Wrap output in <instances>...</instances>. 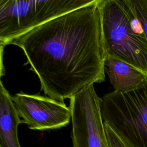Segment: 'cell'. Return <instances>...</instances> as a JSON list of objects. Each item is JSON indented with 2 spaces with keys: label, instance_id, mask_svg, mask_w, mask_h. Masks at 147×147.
Here are the masks:
<instances>
[{
  "label": "cell",
  "instance_id": "1",
  "mask_svg": "<svg viewBox=\"0 0 147 147\" xmlns=\"http://www.w3.org/2000/svg\"><path fill=\"white\" fill-rule=\"evenodd\" d=\"M7 45L23 51L41 90L57 100L105 79L99 1L40 25Z\"/></svg>",
  "mask_w": 147,
  "mask_h": 147
},
{
  "label": "cell",
  "instance_id": "2",
  "mask_svg": "<svg viewBox=\"0 0 147 147\" xmlns=\"http://www.w3.org/2000/svg\"><path fill=\"white\" fill-rule=\"evenodd\" d=\"M106 56L125 62L147 75V40L137 32L122 0H99Z\"/></svg>",
  "mask_w": 147,
  "mask_h": 147
},
{
  "label": "cell",
  "instance_id": "3",
  "mask_svg": "<svg viewBox=\"0 0 147 147\" xmlns=\"http://www.w3.org/2000/svg\"><path fill=\"white\" fill-rule=\"evenodd\" d=\"M100 111L104 123L131 147H147V82L129 91L105 94Z\"/></svg>",
  "mask_w": 147,
  "mask_h": 147
},
{
  "label": "cell",
  "instance_id": "4",
  "mask_svg": "<svg viewBox=\"0 0 147 147\" xmlns=\"http://www.w3.org/2000/svg\"><path fill=\"white\" fill-rule=\"evenodd\" d=\"M99 0H0V42Z\"/></svg>",
  "mask_w": 147,
  "mask_h": 147
},
{
  "label": "cell",
  "instance_id": "5",
  "mask_svg": "<svg viewBox=\"0 0 147 147\" xmlns=\"http://www.w3.org/2000/svg\"><path fill=\"white\" fill-rule=\"evenodd\" d=\"M69 99L72 147H109L100 111L101 98L94 84Z\"/></svg>",
  "mask_w": 147,
  "mask_h": 147
},
{
  "label": "cell",
  "instance_id": "6",
  "mask_svg": "<svg viewBox=\"0 0 147 147\" xmlns=\"http://www.w3.org/2000/svg\"><path fill=\"white\" fill-rule=\"evenodd\" d=\"M16 110L22 123L33 130L61 129L71 122V110L64 102L49 96L23 92L13 96Z\"/></svg>",
  "mask_w": 147,
  "mask_h": 147
},
{
  "label": "cell",
  "instance_id": "7",
  "mask_svg": "<svg viewBox=\"0 0 147 147\" xmlns=\"http://www.w3.org/2000/svg\"><path fill=\"white\" fill-rule=\"evenodd\" d=\"M22 121L14 105L13 96L1 82L0 147H21L18 128Z\"/></svg>",
  "mask_w": 147,
  "mask_h": 147
},
{
  "label": "cell",
  "instance_id": "8",
  "mask_svg": "<svg viewBox=\"0 0 147 147\" xmlns=\"http://www.w3.org/2000/svg\"><path fill=\"white\" fill-rule=\"evenodd\" d=\"M105 69L115 91H129L147 82V75L144 72L111 57L106 56Z\"/></svg>",
  "mask_w": 147,
  "mask_h": 147
},
{
  "label": "cell",
  "instance_id": "9",
  "mask_svg": "<svg viewBox=\"0 0 147 147\" xmlns=\"http://www.w3.org/2000/svg\"><path fill=\"white\" fill-rule=\"evenodd\" d=\"M132 18L133 26L147 40V0H122Z\"/></svg>",
  "mask_w": 147,
  "mask_h": 147
},
{
  "label": "cell",
  "instance_id": "10",
  "mask_svg": "<svg viewBox=\"0 0 147 147\" xmlns=\"http://www.w3.org/2000/svg\"><path fill=\"white\" fill-rule=\"evenodd\" d=\"M104 124L109 147H131L117 134L109 125L105 123Z\"/></svg>",
  "mask_w": 147,
  "mask_h": 147
}]
</instances>
